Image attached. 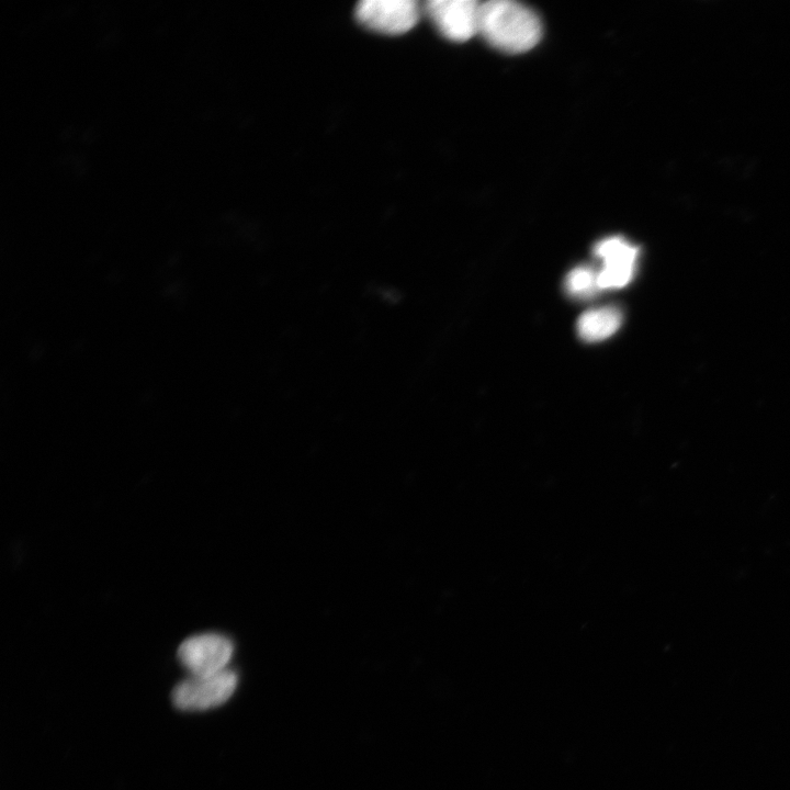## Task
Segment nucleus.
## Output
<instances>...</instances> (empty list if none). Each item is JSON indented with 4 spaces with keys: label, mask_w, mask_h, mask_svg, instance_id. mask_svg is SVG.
<instances>
[{
    "label": "nucleus",
    "mask_w": 790,
    "mask_h": 790,
    "mask_svg": "<svg viewBox=\"0 0 790 790\" xmlns=\"http://www.w3.org/2000/svg\"><path fill=\"white\" fill-rule=\"evenodd\" d=\"M594 252L602 261L597 273L598 289L623 287L632 280L640 255L637 246L621 237H609L598 241Z\"/></svg>",
    "instance_id": "obj_6"
},
{
    "label": "nucleus",
    "mask_w": 790,
    "mask_h": 790,
    "mask_svg": "<svg viewBox=\"0 0 790 790\" xmlns=\"http://www.w3.org/2000/svg\"><path fill=\"white\" fill-rule=\"evenodd\" d=\"M622 324V313L614 306H603L583 313L576 328L580 339L587 342L601 341L612 336Z\"/></svg>",
    "instance_id": "obj_7"
},
{
    "label": "nucleus",
    "mask_w": 790,
    "mask_h": 790,
    "mask_svg": "<svg viewBox=\"0 0 790 790\" xmlns=\"http://www.w3.org/2000/svg\"><path fill=\"white\" fill-rule=\"evenodd\" d=\"M237 682V674L228 668L211 676H190L174 686L171 699L180 710L203 711L226 702Z\"/></svg>",
    "instance_id": "obj_2"
},
{
    "label": "nucleus",
    "mask_w": 790,
    "mask_h": 790,
    "mask_svg": "<svg viewBox=\"0 0 790 790\" xmlns=\"http://www.w3.org/2000/svg\"><path fill=\"white\" fill-rule=\"evenodd\" d=\"M356 16L375 32L397 35L415 26L419 7L413 0H364L358 3Z\"/></svg>",
    "instance_id": "obj_4"
},
{
    "label": "nucleus",
    "mask_w": 790,
    "mask_h": 790,
    "mask_svg": "<svg viewBox=\"0 0 790 790\" xmlns=\"http://www.w3.org/2000/svg\"><path fill=\"white\" fill-rule=\"evenodd\" d=\"M478 33L500 50L522 53L538 44L542 26L528 7L511 0H489L481 3Z\"/></svg>",
    "instance_id": "obj_1"
},
{
    "label": "nucleus",
    "mask_w": 790,
    "mask_h": 790,
    "mask_svg": "<svg viewBox=\"0 0 790 790\" xmlns=\"http://www.w3.org/2000/svg\"><path fill=\"white\" fill-rule=\"evenodd\" d=\"M234 644L226 635L207 632L185 639L178 648V659L190 676H211L227 669Z\"/></svg>",
    "instance_id": "obj_3"
},
{
    "label": "nucleus",
    "mask_w": 790,
    "mask_h": 790,
    "mask_svg": "<svg viewBox=\"0 0 790 790\" xmlns=\"http://www.w3.org/2000/svg\"><path fill=\"white\" fill-rule=\"evenodd\" d=\"M481 3L474 0H431L426 11L439 32L454 42L478 33Z\"/></svg>",
    "instance_id": "obj_5"
},
{
    "label": "nucleus",
    "mask_w": 790,
    "mask_h": 790,
    "mask_svg": "<svg viewBox=\"0 0 790 790\" xmlns=\"http://www.w3.org/2000/svg\"><path fill=\"white\" fill-rule=\"evenodd\" d=\"M597 287V273L586 266L574 268L565 278V290L571 295H587Z\"/></svg>",
    "instance_id": "obj_8"
}]
</instances>
